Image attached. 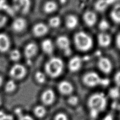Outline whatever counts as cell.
Listing matches in <instances>:
<instances>
[{"instance_id": "obj_1", "label": "cell", "mask_w": 120, "mask_h": 120, "mask_svg": "<svg viewBox=\"0 0 120 120\" xmlns=\"http://www.w3.org/2000/svg\"><path fill=\"white\" fill-rule=\"evenodd\" d=\"M74 39L76 47L81 51H87L92 46L93 41L91 38L83 31L75 33Z\"/></svg>"}, {"instance_id": "obj_2", "label": "cell", "mask_w": 120, "mask_h": 120, "mask_svg": "<svg viewBox=\"0 0 120 120\" xmlns=\"http://www.w3.org/2000/svg\"><path fill=\"white\" fill-rule=\"evenodd\" d=\"M63 68V61L57 57L51 59L45 65L46 73L53 78L59 76L62 72Z\"/></svg>"}, {"instance_id": "obj_3", "label": "cell", "mask_w": 120, "mask_h": 120, "mask_svg": "<svg viewBox=\"0 0 120 120\" xmlns=\"http://www.w3.org/2000/svg\"><path fill=\"white\" fill-rule=\"evenodd\" d=\"M107 100L105 95L102 93H97L92 95L89 98L88 104L90 109H94L98 112L105 110Z\"/></svg>"}, {"instance_id": "obj_4", "label": "cell", "mask_w": 120, "mask_h": 120, "mask_svg": "<svg viewBox=\"0 0 120 120\" xmlns=\"http://www.w3.org/2000/svg\"><path fill=\"white\" fill-rule=\"evenodd\" d=\"M84 83L89 87H94L98 85L106 86L109 84V80L107 78H102L98 74L94 72L86 73L82 77Z\"/></svg>"}, {"instance_id": "obj_5", "label": "cell", "mask_w": 120, "mask_h": 120, "mask_svg": "<svg viewBox=\"0 0 120 120\" xmlns=\"http://www.w3.org/2000/svg\"><path fill=\"white\" fill-rule=\"evenodd\" d=\"M13 5L14 9L22 14H26L29 10L30 0H13Z\"/></svg>"}, {"instance_id": "obj_6", "label": "cell", "mask_w": 120, "mask_h": 120, "mask_svg": "<svg viewBox=\"0 0 120 120\" xmlns=\"http://www.w3.org/2000/svg\"><path fill=\"white\" fill-rule=\"evenodd\" d=\"M26 70L22 65L17 64L14 65L10 70L9 74L11 77L15 79L22 78L25 75Z\"/></svg>"}, {"instance_id": "obj_7", "label": "cell", "mask_w": 120, "mask_h": 120, "mask_svg": "<svg viewBox=\"0 0 120 120\" xmlns=\"http://www.w3.org/2000/svg\"><path fill=\"white\" fill-rule=\"evenodd\" d=\"M98 65L99 69L105 74H109L112 69V63L106 57L100 58L98 60Z\"/></svg>"}, {"instance_id": "obj_8", "label": "cell", "mask_w": 120, "mask_h": 120, "mask_svg": "<svg viewBox=\"0 0 120 120\" xmlns=\"http://www.w3.org/2000/svg\"><path fill=\"white\" fill-rule=\"evenodd\" d=\"M56 43L58 46L63 50L66 54H70V41L68 37L64 36H60L57 38Z\"/></svg>"}, {"instance_id": "obj_9", "label": "cell", "mask_w": 120, "mask_h": 120, "mask_svg": "<svg viewBox=\"0 0 120 120\" xmlns=\"http://www.w3.org/2000/svg\"><path fill=\"white\" fill-rule=\"evenodd\" d=\"M83 19L87 25L91 27L96 23L97 17L94 12L91 11H87L84 13L83 15Z\"/></svg>"}, {"instance_id": "obj_10", "label": "cell", "mask_w": 120, "mask_h": 120, "mask_svg": "<svg viewBox=\"0 0 120 120\" xmlns=\"http://www.w3.org/2000/svg\"><path fill=\"white\" fill-rule=\"evenodd\" d=\"M55 99V94L51 89L45 90L41 96V99L43 103L46 105L52 104Z\"/></svg>"}, {"instance_id": "obj_11", "label": "cell", "mask_w": 120, "mask_h": 120, "mask_svg": "<svg viewBox=\"0 0 120 120\" xmlns=\"http://www.w3.org/2000/svg\"><path fill=\"white\" fill-rule=\"evenodd\" d=\"M58 89L61 94L68 95L72 92L73 87L69 82L66 81H63L59 84Z\"/></svg>"}, {"instance_id": "obj_12", "label": "cell", "mask_w": 120, "mask_h": 120, "mask_svg": "<svg viewBox=\"0 0 120 120\" xmlns=\"http://www.w3.org/2000/svg\"><path fill=\"white\" fill-rule=\"evenodd\" d=\"M48 30L47 26L43 23H38L35 24L33 28V32L37 37L45 35L48 32Z\"/></svg>"}, {"instance_id": "obj_13", "label": "cell", "mask_w": 120, "mask_h": 120, "mask_svg": "<svg viewBox=\"0 0 120 120\" xmlns=\"http://www.w3.org/2000/svg\"><path fill=\"white\" fill-rule=\"evenodd\" d=\"M82 65V60L78 56H75L71 58L68 62L69 69L72 72L78 70Z\"/></svg>"}, {"instance_id": "obj_14", "label": "cell", "mask_w": 120, "mask_h": 120, "mask_svg": "<svg viewBox=\"0 0 120 120\" xmlns=\"http://www.w3.org/2000/svg\"><path fill=\"white\" fill-rule=\"evenodd\" d=\"M98 40L99 45L104 47L108 46L111 42V38L110 35L104 32L100 33L98 35Z\"/></svg>"}, {"instance_id": "obj_15", "label": "cell", "mask_w": 120, "mask_h": 120, "mask_svg": "<svg viewBox=\"0 0 120 120\" xmlns=\"http://www.w3.org/2000/svg\"><path fill=\"white\" fill-rule=\"evenodd\" d=\"M10 46V41L7 35L0 33V52H5L8 50Z\"/></svg>"}, {"instance_id": "obj_16", "label": "cell", "mask_w": 120, "mask_h": 120, "mask_svg": "<svg viewBox=\"0 0 120 120\" xmlns=\"http://www.w3.org/2000/svg\"><path fill=\"white\" fill-rule=\"evenodd\" d=\"M26 21L22 18L15 19L12 23V28L14 30L17 32H20L23 30L26 26Z\"/></svg>"}, {"instance_id": "obj_17", "label": "cell", "mask_w": 120, "mask_h": 120, "mask_svg": "<svg viewBox=\"0 0 120 120\" xmlns=\"http://www.w3.org/2000/svg\"><path fill=\"white\" fill-rule=\"evenodd\" d=\"M37 51V46L33 43L28 44L24 49V54L25 56L28 58H30L34 56Z\"/></svg>"}, {"instance_id": "obj_18", "label": "cell", "mask_w": 120, "mask_h": 120, "mask_svg": "<svg viewBox=\"0 0 120 120\" xmlns=\"http://www.w3.org/2000/svg\"><path fill=\"white\" fill-rule=\"evenodd\" d=\"M115 0H98L95 5L96 10L99 11H102L105 10L108 6L113 2Z\"/></svg>"}, {"instance_id": "obj_19", "label": "cell", "mask_w": 120, "mask_h": 120, "mask_svg": "<svg viewBox=\"0 0 120 120\" xmlns=\"http://www.w3.org/2000/svg\"><path fill=\"white\" fill-rule=\"evenodd\" d=\"M111 17L112 20L116 23H120V4L118 3L114 6L111 12Z\"/></svg>"}, {"instance_id": "obj_20", "label": "cell", "mask_w": 120, "mask_h": 120, "mask_svg": "<svg viewBox=\"0 0 120 120\" xmlns=\"http://www.w3.org/2000/svg\"><path fill=\"white\" fill-rule=\"evenodd\" d=\"M78 24V19L77 17L72 15H68L66 19V25L69 29L75 28Z\"/></svg>"}, {"instance_id": "obj_21", "label": "cell", "mask_w": 120, "mask_h": 120, "mask_svg": "<svg viewBox=\"0 0 120 120\" xmlns=\"http://www.w3.org/2000/svg\"><path fill=\"white\" fill-rule=\"evenodd\" d=\"M41 46L43 50L46 53H51L53 50V45L50 39L44 40L42 43Z\"/></svg>"}, {"instance_id": "obj_22", "label": "cell", "mask_w": 120, "mask_h": 120, "mask_svg": "<svg viewBox=\"0 0 120 120\" xmlns=\"http://www.w3.org/2000/svg\"><path fill=\"white\" fill-rule=\"evenodd\" d=\"M57 8V4L52 1H47L44 5V10L47 13H51L54 12Z\"/></svg>"}, {"instance_id": "obj_23", "label": "cell", "mask_w": 120, "mask_h": 120, "mask_svg": "<svg viewBox=\"0 0 120 120\" xmlns=\"http://www.w3.org/2000/svg\"><path fill=\"white\" fill-rule=\"evenodd\" d=\"M34 112L37 117L42 118L45 114L46 110L43 106L38 105L34 108Z\"/></svg>"}, {"instance_id": "obj_24", "label": "cell", "mask_w": 120, "mask_h": 120, "mask_svg": "<svg viewBox=\"0 0 120 120\" xmlns=\"http://www.w3.org/2000/svg\"><path fill=\"white\" fill-rule=\"evenodd\" d=\"M15 113L18 118V120H34L30 115L23 114L20 108H16L15 110Z\"/></svg>"}, {"instance_id": "obj_25", "label": "cell", "mask_w": 120, "mask_h": 120, "mask_svg": "<svg viewBox=\"0 0 120 120\" xmlns=\"http://www.w3.org/2000/svg\"><path fill=\"white\" fill-rule=\"evenodd\" d=\"M16 88V84L13 80H9L6 84L5 89L6 91L11 92L15 90Z\"/></svg>"}, {"instance_id": "obj_26", "label": "cell", "mask_w": 120, "mask_h": 120, "mask_svg": "<svg viewBox=\"0 0 120 120\" xmlns=\"http://www.w3.org/2000/svg\"><path fill=\"white\" fill-rule=\"evenodd\" d=\"M50 26L52 27H57L60 23V19L58 16H54L51 18L49 21Z\"/></svg>"}, {"instance_id": "obj_27", "label": "cell", "mask_w": 120, "mask_h": 120, "mask_svg": "<svg viewBox=\"0 0 120 120\" xmlns=\"http://www.w3.org/2000/svg\"><path fill=\"white\" fill-rule=\"evenodd\" d=\"M109 94L110 97L112 98H117L120 95V92L118 88L114 87L109 90Z\"/></svg>"}, {"instance_id": "obj_28", "label": "cell", "mask_w": 120, "mask_h": 120, "mask_svg": "<svg viewBox=\"0 0 120 120\" xmlns=\"http://www.w3.org/2000/svg\"><path fill=\"white\" fill-rule=\"evenodd\" d=\"M21 57L20 52L16 49L12 50L10 53V58L11 60L14 61L18 60Z\"/></svg>"}, {"instance_id": "obj_29", "label": "cell", "mask_w": 120, "mask_h": 120, "mask_svg": "<svg viewBox=\"0 0 120 120\" xmlns=\"http://www.w3.org/2000/svg\"><path fill=\"white\" fill-rule=\"evenodd\" d=\"M36 80L40 83H44L45 80V76L43 73L40 71H38L35 74Z\"/></svg>"}, {"instance_id": "obj_30", "label": "cell", "mask_w": 120, "mask_h": 120, "mask_svg": "<svg viewBox=\"0 0 120 120\" xmlns=\"http://www.w3.org/2000/svg\"><path fill=\"white\" fill-rule=\"evenodd\" d=\"M13 116L8 114L2 110H0V120H13Z\"/></svg>"}, {"instance_id": "obj_31", "label": "cell", "mask_w": 120, "mask_h": 120, "mask_svg": "<svg viewBox=\"0 0 120 120\" xmlns=\"http://www.w3.org/2000/svg\"><path fill=\"white\" fill-rule=\"evenodd\" d=\"M98 27L100 30L105 31L109 28V24L106 20H103L99 22Z\"/></svg>"}, {"instance_id": "obj_32", "label": "cell", "mask_w": 120, "mask_h": 120, "mask_svg": "<svg viewBox=\"0 0 120 120\" xmlns=\"http://www.w3.org/2000/svg\"><path fill=\"white\" fill-rule=\"evenodd\" d=\"M68 103L71 105H75L78 101V98L77 97L75 96H70L68 99Z\"/></svg>"}, {"instance_id": "obj_33", "label": "cell", "mask_w": 120, "mask_h": 120, "mask_svg": "<svg viewBox=\"0 0 120 120\" xmlns=\"http://www.w3.org/2000/svg\"><path fill=\"white\" fill-rule=\"evenodd\" d=\"M0 9L6 10L8 11H9L8 10V9H9L6 0H0Z\"/></svg>"}, {"instance_id": "obj_34", "label": "cell", "mask_w": 120, "mask_h": 120, "mask_svg": "<svg viewBox=\"0 0 120 120\" xmlns=\"http://www.w3.org/2000/svg\"><path fill=\"white\" fill-rule=\"evenodd\" d=\"M54 120H68L67 116L63 113H58L54 118Z\"/></svg>"}, {"instance_id": "obj_35", "label": "cell", "mask_w": 120, "mask_h": 120, "mask_svg": "<svg viewBox=\"0 0 120 120\" xmlns=\"http://www.w3.org/2000/svg\"><path fill=\"white\" fill-rule=\"evenodd\" d=\"M114 81L118 86H120V71H118L114 75Z\"/></svg>"}, {"instance_id": "obj_36", "label": "cell", "mask_w": 120, "mask_h": 120, "mask_svg": "<svg viewBox=\"0 0 120 120\" xmlns=\"http://www.w3.org/2000/svg\"><path fill=\"white\" fill-rule=\"evenodd\" d=\"M7 17L0 14V28L3 27L6 23Z\"/></svg>"}, {"instance_id": "obj_37", "label": "cell", "mask_w": 120, "mask_h": 120, "mask_svg": "<svg viewBox=\"0 0 120 120\" xmlns=\"http://www.w3.org/2000/svg\"><path fill=\"white\" fill-rule=\"evenodd\" d=\"M98 112H98L96 110L90 109V115L92 118L96 117L98 116Z\"/></svg>"}, {"instance_id": "obj_38", "label": "cell", "mask_w": 120, "mask_h": 120, "mask_svg": "<svg viewBox=\"0 0 120 120\" xmlns=\"http://www.w3.org/2000/svg\"><path fill=\"white\" fill-rule=\"evenodd\" d=\"M116 43L118 47L120 49V33H119L116 37Z\"/></svg>"}, {"instance_id": "obj_39", "label": "cell", "mask_w": 120, "mask_h": 120, "mask_svg": "<svg viewBox=\"0 0 120 120\" xmlns=\"http://www.w3.org/2000/svg\"><path fill=\"white\" fill-rule=\"evenodd\" d=\"M103 120H113V118L111 115L108 114L105 116Z\"/></svg>"}, {"instance_id": "obj_40", "label": "cell", "mask_w": 120, "mask_h": 120, "mask_svg": "<svg viewBox=\"0 0 120 120\" xmlns=\"http://www.w3.org/2000/svg\"><path fill=\"white\" fill-rule=\"evenodd\" d=\"M2 81H3V79L1 77V76L0 75V86L1 85V84L2 83Z\"/></svg>"}, {"instance_id": "obj_41", "label": "cell", "mask_w": 120, "mask_h": 120, "mask_svg": "<svg viewBox=\"0 0 120 120\" xmlns=\"http://www.w3.org/2000/svg\"><path fill=\"white\" fill-rule=\"evenodd\" d=\"M1 104H2V99H1V97L0 96V105H1Z\"/></svg>"}]
</instances>
